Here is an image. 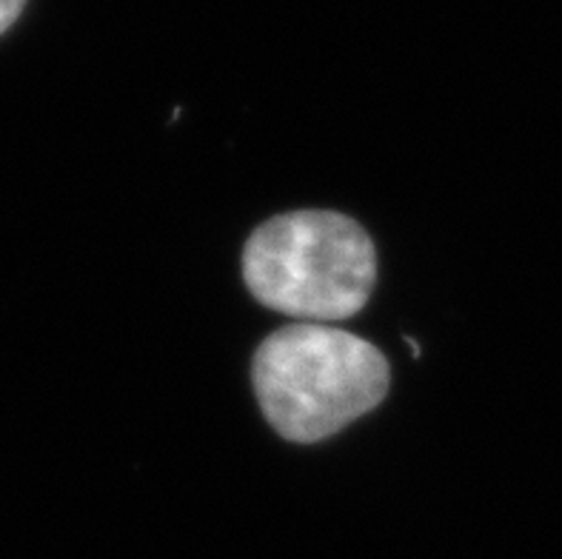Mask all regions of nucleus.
Here are the masks:
<instances>
[{"label":"nucleus","instance_id":"1","mask_svg":"<svg viewBox=\"0 0 562 559\" xmlns=\"http://www.w3.org/2000/svg\"><path fill=\"white\" fill-rule=\"evenodd\" d=\"M255 391L292 443H317L383 403L389 362L363 337L321 323L280 328L257 348Z\"/></svg>","mask_w":562,"mask_h":559},{"label":"nucleus","instance_id":"2","mask_svg":"<svg viewBox=\"0 0 562 559\" xmlns=\"http://www.w3.org/2000/svg\"><path fill=\"white\" fill-rule=\"evenodd\" d=\"M257 300L289 317H355L378 280L371 237L337 212H292L257 228L243 251Z\"/></svg>","mask_w":562,"mask_h":559},{"label":"nucleus","instance_id":"3","mask_svg":"<svg viewBox=\"0 0 562 559\" xmlns=\"http://www.w3.org/2000/svg\"><path fill=\"white\" fill-rule=\"evenodd\" d=\"M23 3L26 0H0V35L18 21V14L23 12Z\"/></svg>","mask_w":562,"mask_h":559}]
</instances>
